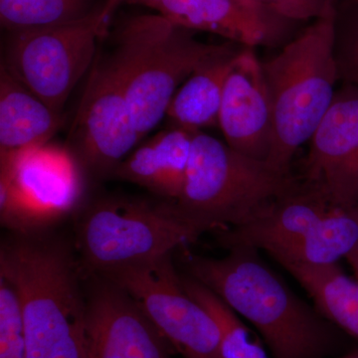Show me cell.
I'll use <instances>...</instances> for the list:
<instances>
[{
    "label": "cell",
    "instance_id": "1",
    "mask_svg": "<svg viewBox=\"0 0 358 358\" xmlns=\"http://www.w3.org/2000/svg\"><path fill=\"white\" fill-rule=\"evenodd\" d=\"M228 251L219 259L185 253L188 275L248 320L273 358H326L336 350V327L301 300L258 250Z\"/></svg>",
    "mask_w": 358,
    "mask_h": 358
},
{
    "label": "cell",
    "instance_id": "2",
    "mask_svg": "<svg viewBox=\"0 0 358 358\" xmlns=\"http://www.w3.org/2000/svg\"><path fill=\"white\" fill-rule=\"evenodd\" d=\"M0 273L20 292L26 358H88L83 268L65 241L43 230L14 233L2 244Z\"/></svg>",
    "mask_w": 358,
    "mask_h": 358
},
{
    "label": "cell",
    "instance_id": "3",
    "mask_svg": "<svg viewBox=\"0 0 358 358\" xmlns=\"http://www.w3.org/2000/svg\"><path fill=\"white\" fill-rule=\"evenodd\" d=\"M336 23L331 2L305 31L262 63L274 122L267 162L285 173H289L294 154L312 138L336 95Z\"/></svg>",
    "mask_w": 358,
    "mask_h": 358
},
{
    "label": "cell",
    "instance_id": "4",
    "mask_svg": "<svg viewBox=\"0 0 358 358\" xmlns=\"http://www.w3.org/2000/svg\"><path fill=\"white\" fill-rule=\"evenodd\" d=\"M228 44H206L157 13L124 21L108 57L141 140L166 117L180 84Z\"/></svg>",
    "mask_w": 358,
    "mask_h": 358
},
{
    "label": "cell",
    "instance_id": "5",
    "mask_svg": "<svg viewBox=\"0 0 358 358\" xmlns=\"http://www.w3.org/2000/svg\"><path fill=\"white\" fill-rule=\"evenodd\" d=\"M303 186L291 173L196 131L182 192L176 204L209 231L248 222Z\"/></svg>",
    "mask_w": 358,
    "mask_h": 358
},
{
    "label": "cell",
    "instance_id": "6",
    "mask_svg": "<svg viewBox=\"0 0 358 358\" xmlns=\"http://www.w3.org/2000/svg\"><path fill=\"white\" fill-rule=\"evenodd\" d=\"M208 231L174 201L106 197L78 223L80 264L86 274H105L173 254Z\"/></svg>",
    "mask_w": 358,
    "mask_h": 358
},
{
    "label": "cell",
    "instance_id": "7",
    "mask_svg": "<svg viewBox=\"0 0 358 358\" xmlns=\"http://www.w3.org/2000/svg\"><path fill=\"white\" fill-rule=\"evenodd\" d=\"M82 171L69 148L50 143L0 155L2 225L34 232L68 215L83 197Z\"/></svg>",
    "mask_w": 358,
    "mask_h": 358
},
{
    "label": "cell",
    "instance_id": "8",
    "mask_svg": "<svg viewBox=\"0 0 358 358\" xmlns=\"http://www.w3.org/2000/svg\"><path fill=\"white\" fill-rule=\"evenodd\" d=\"M107 30L98 11L65 24L10 33L1 67L62 113L73 90L93 67L96 42Z\"/></svg>",
    "mask_w": 358,
    "mask_h": 358
},
{
    "label": "cell",
    "instance_id": "9",
    "mask_svg": "<svg viewBox=\"0 0 358 358\" xmlns=\"http://www.w3.org/2000/svg\"><path fill=\"white\" fill-rule=\"evenodd\" d=\"M173 254L100 275L128 292L183 358H223L217 322L181 286Z\"/></svg>",
    "mask_w": 358,
    "mask_h": 358
},
{
    "label": "cell",
    "instance_id": "10",
    "mask_svg": "<svg viewBox=\"0 0 358 358\" xmlns=\"http://www.w3.org/2000/svg\"><path fill=\"white\" fill-rule=\"evenodd\" d=\"M141 141L128 101L109 60L96 58L67 148L84 171L103 178L113 176Z\"/></svg>",
    "mask_w": 358,
    "mask_h": 358
},
{
    "label": "cell",
    "instance_id": "11",
    "mask_svg": "<svg viewBox=\"0 0 358 358\" xmlns=\"http://www.w3.org/2000/svg\"><path fill=\"white\" fill-rule=\"evenodd\" d=\"M84 275L88 358H171L173 348L128 292L103 275Z\"/></svg>",
    "mask_w": 358,
    "mask_h": 358
},
{
    "label": "cell",
    "instance_id": "12",
    "mask_svg": "<svg viewBox=\"0 0 358 358\" xmlns=\"http://www.w3.org/2000/svg\"><path fill=\"white\" fill-rule=\"evenodd\" d=\"M308 185L333 207L358 204V87L343 83L310 140Z\"/></svg>",
    "mask_w": 358,
    "mask_h": 358
},
{
    "label": "cell",
    "instance_id": "13",
    "mask_svg": "<svg viewBox=\"0 0 358 358\" xmlns=\"http://www.w3.org/2000/svg\"><path fill=\"white\" fill-rule=\"evenodd\" d=\"M218 127L229 147L267 162L274 138L272 102L262 63L251 47L240 49L233 61Z\"/></svg>",
    "mask_w": 358,
    "mask_h": 358
},
{
    "label": "cell",
    "instance_id": "14",
    "mask_svg": "<svg viewBox=\"0 0 358 358\" xmlns=\"http://www.w3.org/2000/svg\"><path fill=\"white\" fill-rule=\"evenodd\" d=\"M322 192L308 183L248 222L218 231L228 250L246 247L271 254L294 243L331 208Z\"/></svg>",
    "mask_w": 358,
    "mask_h": 358
},
{
    "label": "cell",
    "instance_id": "15",
    "mask_svg": "<svg viewBox=\"0 0 358 358\" xmlns=\"http://www.w3.org/2000/svg\"><path fill=\"white\" fill-rule=\"evenodd\" d=\"M178 27L189 31L213 33L255 48L270 36L265 11L245 6L239 0H136Z\"/></svg>",
    "mask_w": 358,
    "mask_h": 358
},
{
    "label": "cell",
    "instance_id": "16",
    "mask_svg": "<svg viewBox=\"0 0 358 358\" xmlns=\"http://www.w3.org/2000/svg\"><path fill=\"white\" fill-rule=\"evenodd\" d=\"M196 131L176 127L159 131L122 160L113 176L176 201L182 192Z\"/></svg>",
    "mask_w": 358,
    "mask_h": 358
},
{
    "label": "cell",
    "instance_id": "17",
    "mask_svg": "<svg viewBox=\"0 0 358 358\" xmlns=\"http://www.w3.org/2000/svg\"><path fill=\"white\" fill-rule=\"evenodd\" d=\"M62 122V113L0 68V155L50 143Z\"/></svg>",
    "mask_w": 358,
    "mask_h": 358
},
{
    "label": "cell",
    "instance_id": "18",
    "mask_svg": "<svg viewBox=\"0 0 358 358\" xmlns=\"http://www.w3.org/2000/svg\"><path fill=\"white\" fill-rule=\"evenodd\" d=\"M239 50L228 44L193 71L169 103V127L192 131L218 127L224 87Z\"/></svg>",
    "mask_w": 358,
    "mask_h": 358
},
{
    "label": "cell",
    "instance_id": "19",
    "mask_svg": "<svg viewBox=\"0 0 358 358\" xmlns=\"http://www.w3.org/2000/svg\"><path fill=\"white\" fill-rule=\"evenodd\" d=\"M358 249V204L331 207L294 243L270 255L279 264L338 265Z\"/></svg>",
    "mask_w": 358,
    "mask_h": 358
},
{
    "label": "cell",
    "instance_id": "20",
    "mask_svg": "<svg viewBox=\"0 0 358 358\" xmlns=\"http://www.w3.org/2000/svg\"><path fill=\"white\" fill-rule=\"evenodd\" d=\"M282 267L308 292L315 308L334 327L358 341V282L338 265L286 263Z\"/></svg>",
    "mask_w": 358,
    "mask_h": 358
},
{
    "label": "cell",
    "instance_id": "21",
    "mask_svg": "<svg viewBox=\"0 0 358 358\" xmlns=\"http://www.w3.org/2000/svg\"><path fill=\"white\" fill-rule=\"evenodd\" d=\"M180 282L186 293L203 306L217 322L223 358H270L260 339L252 334L241 317L225 301L190 275L180 277Z\"/></svg>",
    "mask_w": 358,
    "mask_h": 358
},
{
    "label": "cell",
    "instance_id": "22",
    "mask_svg": "<svg viewBox=\"0 0 358 358\" xmlns=\"http://www.w3.org/2000/svg\"><path fill=\"white\" fill-rule=\"evenodd\" d=\"M87 14L82 0H0V22L10 33L65 24Z\"/></svg>",
    "mask_w": 358,
    "mask_h": 358
},
{
    "label": "cell",
    "instance_id": "23",
    "mask_svg": "<svg viewBox=\"0 0 358 358\" xmlns=\"http://www.w3.org/2000/svg\"><path fill=\"white\" fill-rule=\"evenodd\" d=\"M0 358H26L25 324L20 292L0 273Z\"/></svg>",
    "mask_w": 358,
    "mask_h": 358
},
{
    "label": "cell",
    "instance_id": "24",
    "mask_svg": "<svg viewBox=\"0 0 358 358\" xmlns=\"http://www.w3.org/2000/svg\"><path fill=\"white\" fill-rule=\"evenodd\" d=\"M336 58L339 80L358 87V16L343 31L336 28Z\"/></svg>",
    "mask_w": 358,
    "mask_h": 358
},
{
    "label": "cell",
    "instance_id": "25",
    "mask_svg": "<svg viewBox=\"0 0 358 358\" xmlns=\"http://www.w3.org/2000/svg\"><path fill=\"white\" fill-rule=\"evenodd\" d=\"M266 7L292 20H317L331 0H263Z\"/></svg>",
    "mask_w": 358,
    "mask_h": 358
},
{
    "label": "cell",
    "instance_id": "26",
    "mask_svg": "<svg viewBox=\"0 0 358 358\" xmlns=\"http://www.w3.org/2000/svg\"><path fill=\"white\" fill-rule=\"evenodd\" d=\"M124 1L134 2L136 1V0H107V1H106V3L103 4L102 9L100 10L101 16H102L106 25L108 26V24H109L113 14H114L117 7L121 6Z\"/></svg>",
    "mask_w": 358,
    "mask_h": 358
},
{
    "label": "cell",
    "instance_id": "27",
    "mask_svg": "<svg viewBox=\"0 0 358 358\" xmlns=\"http://www.w3.org/2000/svg\"><path fill=\"white\" fill-rule=\"evenodd\" d=\"M345 260L348 261L350 267H352L353 273H355V281L358 282V249L346 257Z\"/></svg>",
    "mask_w": 358,
    "mask_h": 358
},
{
    "label": "cell",
    "instance_id": "28",
    "mask_svg": "<svg viewBox=\"0 0 358 358\" xmlns=\"http://www.w3.org/2000/svg\"><path fill=\"white\" fill-rule=\"evenodd\" d=\"M239 1L251 8L257 9V10L266 11V8H267L264 4L263 0H239Z\"/></svg>",
    "mask_w": 358,
    "mask_h": 358
},
{
    "label": "cell",
    "instance_id": "29",
    "mask_svg": "<svg viewBox=\"0 0 358 358\" xmlns=\"http://www.w3.org/2000/svg\"><path fill=\"white\" fill-rule=\"evenodd\" d=\"M341 358H358V350L348 353V355H346L345 357Z\"/></svg>",
    "mask_w": 358,
    "mask_h": 358
},
{
    "label": "cell",
    "instance_id": "30",
    "mask_svg": "<svg viewBox=\"0 0 358 358\" xmlns=\"http://www.w3.org/2000/svg\"><path fill=\"white\" fill-rule=\"evenodd\" d=\"M355 1H357V3L358 4V0H355Z\"/></svg>",
    "mask_w": 358,
    "mask_h": 358
}]
</instances>
